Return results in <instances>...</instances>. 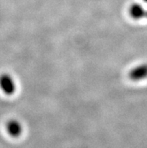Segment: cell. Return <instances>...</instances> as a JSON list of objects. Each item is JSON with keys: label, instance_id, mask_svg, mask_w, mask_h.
<instances>
[{"label": "cell", "instance_id": "6da1fadb", "mask_svg": "<svg viewBox=\"0 0 147 148\" xmlns=\"http://www.w3.org/2000/svg\"><path fill=\"white\" fill-rule=\"evenodd\" d=\"M0 88L7 95H11L15 92L16 84L13 77L8 74H3L0 76Z\"/></svg>", "mask_w": 147, "mask_h": 148}, {"label": "cell", "instance_id": "7a4b0ae2", "mask_svg": "<svg viewBox=\"0 0 147 148\" xmlns=\"http://www.w3.org/2000/svg\"><path fill=\"white\" fill-rule=\"evenodd\" d=\"M129 77L132 81H139L147 78V64H140L131 70Z\"/></svg>", "mask_w": 147, "mask_h": 148}, {"label": "cell", "instance_id": "3957f363", "mask_svg": "<svg viewBox=\"0 0 147 148\" xmlns=\"http://www.w3.org/2000/svg\"><path fill=\"white\" fill-rule=\"evenodd\" d=\"M6 130L12 137H18L23 132V126L17 120H11L6 124Z\"/></svg>", "mask_w": 147, "mask_h": 148}, {"label": "cell", "instance_id": "277c9868", "mask_svg": "<svg viewBox=\"0 0 147 148\" xmlns=\"http://www.w3.org/2000/svg\"><path fill=\"white\" fill-rule=\"evenodd\" d=\"M146 10L141 5L138 3L133 4L132 5H131L130 9H129V13L131 16L136 20H140L146 17Z\"/></svg>", "mask_w": 147, "mask_h": 148}, {"label": "cell", "instance_id": "5b68a950", "mask_svg": "<svg viewBox=\"0 0 147 148\" xmlns=\"http://www.w3.org/2000/svg\"><path fill=\"white\" fill-rule=\"evenodd\" d=\"M146 17H147V11H146Z\"/></svg>", "mask_w": 147, "mask_h": 148}, {"label": "cell", "instance_id": "8992f818", "mask_svg": "<svg viewBox=\"0 0 147 148\" xmlns=\"http://www.w3.org/2000/svg\"><path fill=\"white\" fill-rule=\"evenodd\" d=\"M145 2H147V0H145Z\"/></svg>", "mask_w": 147, "mask_h": 148}]
</instances>
